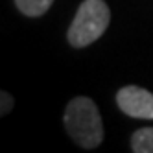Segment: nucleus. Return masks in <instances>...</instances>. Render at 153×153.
Wrapping results in <instances>:
<instances>
[{
    "mask_svg": "<svg viewBox=\"0 0 153 153\" xmlns=\"http://www.w3.org/2000/svg\"><path fill=\"white\" fill-rule=\"evenodd\" d=\"M111 22V11L103 0H85L79 4L76 17L67 31L74 48H85L98 41Z\"/></svg>",
    "mask_w": 153,
    "mask_h": 153,
    "instance_id": "nucleus-2",
    "label": "nucleus"
},
{
    "mask_svg": "<svg viewBox=\"0 0 153 153\" xmlns=\"http://www.w3.org/2000/svg\"><path fill=\"white\" fill-rule=\"evenodd\" d=\"M116 105L127 116L153 120V92L142 89V87H122L116 92Z\"/></svg>",
    "mask_w": 153,
    "mask_h": 153,
    "instance_id": "nucleus-3",
    "label": "nucleus"
},
{
    "mask_svg": "<svg viewBox=\"0 0 153 153\" xmlns=\"http://www.w3.org/2000/svg\"><path fill=\"white\" fill-rule=\"evenodd\" d=\"M65 129L83 149H94L103 140V124L96 103L87 96L68 102L65 111Z\"/></svg>",
    "mask_w": 153,
    "mask_h": 153,
    "instance_id": "nucleus-1",
    "label": "nucleus"
},
{
    "mask_svg": "<svg viewBox=\"0 0 153 153\" xmlns=\"http://www.w3.org/2000/svg\"><path fill=\"white\" fill-rule=\"evenodd\" d=\"M133 153H153V127H140L131 137Z\"/></svg>",
    "mask_w": 153,
    "mask_h": 153,
    "instance_id": "nucleus-4",
    "label": "nucleus"
},
{
    "mask_svg": "<svg viewBox=\"0 0 153 153\" xmlns=\"http://www.w3.org/2000/svg\"><path fill=\"white\" fill-rule=\"evenodd\" d=\"M0 100H2V109H0V114L6 116L7 113H11V109H13V96L2 91V94H0Z\"/></svg>",
    "mask_w": 153,
    "mask_h": 153,
    "instance_id": "nucleus-6",
    "label": "nucleus"
},
{
    "mask_svg": "<svg viewBox=\"0 0 153 153\" xmlns=\"http://www.w3.org/2000/svg\"><path fill=\"white\" fill-rule=\"evenodd\" d=\"M53 0H15L17 9L26 17H41L45 15Z\"/></svg>",
    "mask_w": 153,
    "mask_h": 153,
    "instance_id": "nucleus-5",
    "label": "nucleus"
}]
</instances>
